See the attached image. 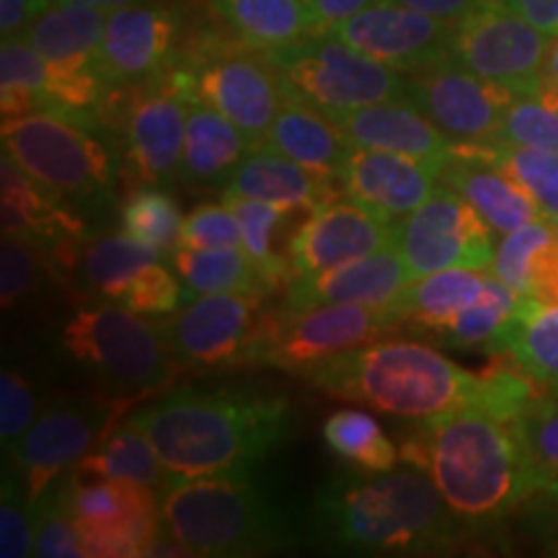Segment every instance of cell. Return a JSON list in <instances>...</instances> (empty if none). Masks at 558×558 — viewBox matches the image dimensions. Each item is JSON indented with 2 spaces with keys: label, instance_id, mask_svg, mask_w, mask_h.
I'll list each match as a JSON object with an SVG mask.
<instances>
[{
  "label": "cell",
  "instance_id": "1",
  "mask_svg": "<svg viewBox=\"0 0 558 558\" xmlns=\"http://www.w3.org/2000/svg\"><path fill=\"white\" fill-rule=\"evenodd\" d=\"M313 388L337 399L367 403L403 418H432L458 409H484L514 422L543 393L541 383L514 365L463 369L435 347L378 339L300 373Z\"/></svg>",
  "mask_w": 558,
  "mask_h": 558
},
{
  "label": "cell",
  "instance_id": "2",
  "mask_svg": "<svg viewBox=\"0 0 558 558\" xmlns=\"http://www.w3.org/2000/svg\"><path fill=\"white\" fill-rule=\"evenodd\" d=\"M305 535L324 554L442 556L465 538L427 471H352L326 481L305 512Z\"/></svg>",
  "mask_w": 558,
  "mask_h": 558
},
{
  "label": "cell",
  "instance_id": "3",
  "mask_svg": "<svg viewBox=\"0 0 558 558\" xmlns=\"http://www.w3.org/2000/svg\"><path fill=\"white\" fill-rule=\"evenodd\" d=\"M173 478L248 473L290 435L284 396L256 388H177L130 416Z\"/></svg>",
  "mask_w": 558,
  "mask_h": 558
},
{
  "label": "cell",
  "instance_id": "4",
  "mask_svg": "<svg viewBox=\"0 0 558 558\" xmlns=\"http://www.w3.org/2000/svg\"><path fill=\"white\" fill-rule=\"evenodd\" d=\"M399 456L427 471L450 509L471 525L505 518L535 494L548 492L514 422L484 409H458L418 418Z\"/></svg>",
  "mask_w": 558,
  "mask_h": 558
},
{
  "label": "cell",
  "instance_id": "5",
  "mask_svg": "<svg viewBox=\"0 0 558 558\" xmlns=\"http://www.w3.org/2000/svg\"><path fill=\"white\" fill-rule=\"evenodd\" d=\"M166 530L205 558L271 556L298 543L279 501L248 473L171 478L158 492Z\"/></svg>",
  "mask_w": 558,
  "mask_h": 558
},
{
  "label": "cell",
  "instance_id": "6",
  "mask_svg": "<svg viewBox=\"0 0 558 558\" xmlns=\"http://www.w3.org/2000/svg\"><path fill=\"white\" fill-rule=\"evenodd\" d=\"M60 344L117 399H145L173 378L158 324L120 303L90 305L62 326Z\"/></svg>",
  "mask_w": 558,
  "mask_h": 558
},
{
  "label": "cell",
  "instance_id": "7",
  "mask_svg": "<svg viewBox=\"0 0 558 558\" xmlns=\"http://www.w3.org/2000/svg\"><path fill=\"white\" fill-rule=\"evenodd\" d=\"M3 150L75 213H96L114 197V166L109 150L86 124L34 111L3 120Z\"/></svg>",
  "mask_w": 558,
  "mask_h": 558
},
{
  "label": "cell",
  "instance_id": "8",
  "mask_svg": "<svg viewBox=\"0 0 558 558\" xmlns=\"http://www.w3.org/2000/svg\"><path fill=\"white\" fill-rule=\"evenodd\" d=\"M267 58L290 94L337 124L369 104L407 99V75L367 58L329 32L277 47Z\"/></svg>",
  "mask_w": 558,
  "mask_h": 558
},
{
  "label": "cell",
  "instance_id": "9",
  "mask_svg": "<svg viewBox=\"0 0 558 558\" xmlns=\"http://www.w3.org/2000/svg\"><path fill=\"white\" fill-rule=\"evenodd\" d=\"M158 78L186 99L218 109L246 135L251 148L264 145L288 94L267 52L246 45L239 50H207L186 65L173 60Z\"/></svg>",
  "mask_w": 558,
  "mask_h": 558
},
{
  "label": "cell",
  "instance_id": "10",
  "mask_svg": "<svg viewBox=\"0 0 558 558\" xmlns=\"http://www.w3.org/2000/svg\"><path fill=\"white\" fill-rule=\"evenodd\" d=\"M267 316V295L213 292L184 303L158 326L177 367L199 373L254 365Z\"/></svg>",
  "mask_w": 558,
  "mask_h": 558
},
{
  "label": "cell",
  "instance_id": "11",
  "mask_svg": "<svg viewBox=\"0 0 558 558\" xmlns=\"http://www.w3.org/2000/svg\"><path fill=\"white\" fill-rule=\"evenodd\" d=\"M403 329L393 305H318L311 311H269L254 365L300 375L318 362Z\"/></svg>",
  "mask_w": 558,
  "mask_h": 558
},
{
  "label": "cell",
  "instance_id": "12",
  "mask_svg": "<svg viewBox=\"0 0 558 558\" xmlns=\"http://www.w3.org/2000/svg\"><path fill=\"white\" fill-rule=\"evenodd\" d=\"M494 233L463 194L437 181L424 205L393 222V246L414 279L442 269L486 271L497 254Z\"/></svg>",
  "mask_w": 558,
  "mask_h": 558
},
{
  "label": "cell",
  "instance_id": "13",
  "mask_svg": "<svg viewBox=\"0 0 558 558\" xmlns=\"http://www.w3.org/2000/svg\"><path fill=\"white\" fill-rule=\"evenodd\" d=\"M68 507L94 558L148 556L166 533L156 488L117 478H81L65 473Z\"/></svg>",
  "mask_w": 558,
  "mask_h": 558
},
{
  "label": "cell",
  "instance_id": "14",
  "mask_svg": "<svg viewBox=\"0 0 558 558\" xmlns=\"http://www.w3.org/2000/svg\"><path fill=\"white\" fill-rule=\"evenodd\" d=\"M550 41L507 5H481L456 21L450 58L514 96H538Z\"/></svg>",
  "mask_w": 558,
  "mask_h": 558
},
{
  "label": "cell",
  "instance_id": "15",
  "mask_svg": "<svg viewBox=\"0 0 558 558\" xmlns=\"http://www.w3.org/2000/svg\"><path fill=\"white\" fill-rule=\"evenodd\" d=\"M132 399H62L39 411L34 424L11 452L24 471L32 501L81 463L94 445L117 424Z\"/></svg>",
  "mask_w": 558,
  "mask_h": 558
},
{
  "label": "cell",
  "instance_id": "16",
  "mask_svg": "<svg viewBox=\"0 0 558 558\" xmlns=\"http://www.w3.org/2000/svg\"><path fill=\"white\" fill-rule=\"evenodd\" d=\"M407 99L456 143H492L514 94L445 58L407 75Z\"/></svg>",
  "mask_w": 558,
  "mask_h": 558
},
{
  "label": "cell",
  "instance_id": "17",
  "mask_svg": "<svg viewBox=\"0 0 558 558\" xmlns=\"http://www.w3.org/2000/svg\"><path fill=\"white\" fill-rule=\"evenodd\" d=\"M326 32L367 58L409 75L450 58L456 24L390 0H375Z\"/></svg>",
  "mask_w": 558,
  "mask_h": 558
},
{
  "label": "cell",
  "instance_id": "18",
  "mask_svg": "<svg viewBox=\"0 0 558 558\" xmlns=\"http://www.w3.org/2000/svg\"><path fill=\"white\" fill-rule=\"evenodd\" d=\"M179 34L177 13L156 0L109 11L99 52L104 83L109 88L153 83L177 60Z\"/></svg>",
  "mask_w": 558,
  "mask_h": 558
},
{
  "label": "cell",
  "instance_id": "19",
  "mask_svg": "<svg viewBox=\"0 0 558 558\" xmlns=\"http://www.w3.org/2000/svg\"><path fill=\"white\" fill-rule=\"evenodd\" d=\"M0 181H3V199H0V226L3 235H16L39 243L50 251L58 264L75 269L81 248L88 239L86 222L75 209L32 179L9 150L0 158Z\"/></svg>",
  "mask_w": 558,
  "mask_h": 558
},
{
  "label": "cell",
  "instance_id": "20",
  "mask_svg": "<svg viewBox=\"0 0 558 558\" xmlns=\"http://www.w3.org/2000/svg\"><path fill=\"white\" fill-rule=\"evenodd\" d=\"M393 246V222L352 199L313 209L290 246V279L318 275Z\"/></svg>",
  "mask_w": 558,
  "mask_h": 558
},
{
  "label": "cell",
  "instance_id": "21",
  "mask_svg": "<svg viewBox=\"0 0 558 558\" xmlns=\"http://www.w3.org/2000/svg\"><path fill=\"white\" fill-rule=\"evenodd\" d=\"M156 88L140 94L124 114L128 160L140 184L169 186L179 179L181 156L186 143L190 99L181 96L163 78Z\"/></svg>",
  "mask_w": 558,
  "mask_h": 558
},
{
  "label": "cell",
  "instance_id": "22",
  "mask_svg": "<svg viewBox=\"0 0 558 558\" xmlns=\"http://www.w3.org/2000/svg\"><path fill=\"white\" fill-rule=\"evenodd\" d=\"M437 181V169L422 160L367 148H352L339 177L347 199L367 207L386 222L407 218L424 205Z\"/></svg>",
  "mask_w": 558,
  "mask_h": 558
},
{
  "label": "cell",
  "instance_id": "23",
  "mask_svg": "<svg viewBox=\"0 0 558 558\" xmlns=\"http://www.w3.org/2000/svg\"><path fill=\"white\" fill-rule=\"evenodd\" d=\"M411 271L399 254L388 246L318 275L295 277L284 288V308L311 311L318 305H388L411 282Z\"/></svg>",
  "mask_w": 558,
  "mask_h": 558
},
{
  "label": "cell",
  "instance_id": "24",
  "mask_svg": "<svg viewBox=\"0 0 558 558\" xmlns=\"http://www.w3.org/2000/svg\"><path fill=\"white\" fill-rule=\"evenodd\" d=\"M437 179L463 194L478 209L481 218L501 235L533 220H543L533 197L488 158L486 143H456L452 140V153Z\"/></svg>",
  "mask_w": 558,
  "mask_h": 558
},
{
  "label": "cell",
  "instance_id": "25",
  "mask_svg": "<svg viewBox=\"0 0 558 558\" xmlns=\"http://www.w3.org/2000/svg\"><path fill=\"white\" fill-rule=\"evenodd\" d=\"M352 148L399 153L442 171L452 153V140L411 99H393L362 107L339 122Z\"/></svg>",
  "mask_w": 558,
  "mask_h": 558
},
{
  "label": "cell",
  "instance_id": "26",
  "mask_svg": "<svg viewBox=\"0 0 558 558\" xmlns=\"http://www.w3.org/2000/svg\"><path fill=\"white\" fill-rule=\"evenodd\" d=\"M341 194L344 192L339 184L318 179L316 173L267 145L251 148L228 184L222 186V199H259L305 209L329 205Z\"/></svg>",
  "mask_w": 558,
  "mask_h": 558
},
{
  "label": "cell",
  "instance_id": "27",
  "mask_svg": "<svg viewBox=\"0 0 558 558\" xmlns=\"http://www.w3.org/2000/svg\"><path fill=\"white\" fill-rule=\"evenodd\" d=\"M264 145L333 184H339L341 169L352 153V145L339 124L290 90L284 94Z\"/></svg>",
  "mask_w": 558,
  "mask_h": 558
},
{
  "label": "cell",
  "instance_id": "28",
  "mask_svg": "<svg viewBox=\"0 0 558 558\" xmlns=\"http://www.w3.org/2000/svg\"><path fill=\"white\" fill-rule=\"evenodd\" d=\"M535 308H543V305L518 295L499 277L488 275L484 292L465 308H460L448 324L439 326L432 337L437 339V344L445 347L507 354L522 320Z\"/></svg>",
  "mask_w": 558,
  "mask_h": 558
},
{
  "label": "cell",
  "instance_id": "29",
  "mask_svg": "<svg viewBox=\"0 0 558 558\" xmlns=\"http://www.w3.org/2000/svg\"><path fill=\"white\" fill-rule=\"evenodd\" d=\"M492 275L543 308L558 305V226L533 220L497 243Z\"/></svg>",
  "mask_w": 558,
  "mask_h": 558
},
{
  "label": "cell",
  "instance_id": "30",
  "mask_svg": "<svg viewBox=\"0 0 558 558\" xmlns=\"http://www.w3.org/2000/svg\"><path fill=\"white\" fill-rule=\"evenodd\" d=\"M251 143L218 109L190 99L184 156L179 166V181L190 186H226L239 163L246 158Z\"/></svg>",
  "mask_w": 558,
  "mask_h": 558
},
{
  "label": "cell",
  "instance_id": "31",
  "mask_svg": "<svg viewBox=\"0 0 558 558\" xmlns=\"http://www.w3.org/2000/svg\"><path fill=\"white\" fill-rule=\"evenodd\" d=\"M239 218L243 248L269 282L271 290L290 282V246L313 209L275 205L259 199H222Z\"/></svg>",
  "mask_w": 558,
  "mask_h": 558
},
{
  "label": "cell",
  "instance_id": "32",
  "mask_svg": "<svg viewBox=\"0 0 558 558\" xmlns=\"http://www.w3.org/2000/svg\"><path fill=\"white\" fill-rule=\"evenodd\" d=\"M169 264L184 284V303L213 292H248V295L275 292L251 262L246 248H194L181 243L169 254Z\"/></svg>",
  "mask_w": 558,
  "mask_h": 558
},
{
  "label": "cell",
  "instance_id": "33",
  "mask_svg": "<svg viewBox=\"0 0 558 558\" xmlns=\"http://www.w3.org/2000/svg\"><path fill=\"white\" fill-rule=\"evenodd\" d=\"M209 5L241 45L262 52L316 34L303 0H209Z\"/></svg>",
  "mask_w": 558,
  "mask_h": 558
},
{
  "label": "cell",
  "instance_id": "34",
  "mask_svg": "<svg viewBox=\"0 0 558 558\" xmlns=\"http://www.w3.org/2000/svg\"><path fill=\"white\" fill-rule=\"evenodd\" d=\"M81 478H117L132 481V484H143L160 492L173 478L166 471L163 460L158 458L156 448L145 432L128 422H117L104 437L94 445V450L81 460L75 469Z\"/></svg>",
  "mask_w": 558,
  "mask_h": 558
},
{
  "label": "cell",
  "instance_id": "35",
  "mask_svg": "<svg viewBox=\"0 0 558 558\" xmlns=\"http://www.w3.org/2000/svg\"><path fill=\"white\" fill-rule=\"evenodd\" d=\"M486 277L478 269H442L411 279L393 300L403 326L435 333L460 308L473 303L486 288Z\"/></svg>",
  "mask_w": 558,
  "mask_h": 558
},
{
  "label": "cell",
  "instance_id": "36",
  "mask_svg": "<svg viewBox=\"0 0 558 558\" xmlns=\"http://www.w3.org/2000/svg\"><path fill=\"white\" fill-rule=\"evenodd\" d=\"M158 259L160 251L150 243L132 239L130 233H111L83 243L75 267L94 295L120 303L132 279Z\"/></svg>",
  "mask_w": 558,
  "mask_h": 558
},
{
  "label": "cell",
  "instance_id": "37",
  "mask_svg": "<svg viewBox=\"0 0 558 558\" xmlns=\"http://www.w3.org/2000/svg\"><path fill=\"white\" fill-rule=\"evenodd\" d=\"M0 111L3 120L50 111V65L34 50L26 37L3 39L0 47Z\"/></svg>",
  "mask_w": 558,
  "mask_h": 558
},
{
  "label": "cell",
  "instance_id": "38",
  "mask_svg": "<svg viewBox=\"0 0 558 558\" xmlns=\"http://www.w3.org/2000/svg\"><path fill=\"white\" fill-rule=\"evenodd\" d=\"M324 439L352 471H393L401 458L378 418L360 409H341L326 418Z\"/></svg>",
  "mask_w": 558,
  "mask_h": 558
},
{
  "label": "cell",
  "instance_id": "39",
  "mask_svg": "<svg viewBox=\"0 0 558 558\" xmlns=\"http://www.w3.org/2000/svg\"><path fill=\"white\" fill-rule=\"evenodd\" d=\"M122 226L132 239L150 243L160 254L169 256L173 248L181 246L184 218L177 199L163 186L143 184L122 202Z\"/></svg>",
  "mask_w": 558,
  "mask_h": 558
},
{
  "label": "cell",
  "instance_id": "40",
  "mask_svg": "<svg viewBox=\"0 0 558 558\" xmlns=\"http://www.w3.org/2000/svg\"><path fill=\"white\" fill-rule=\"evenodd\" d=\"M486 153L538 205L543 220L558 226V153L520 148L509 143H486Z\"/></svg>",
  "mask_w": 558,
  "mask_h": 558
},
{
  "label": "cell",
  "instance_id": "41",
  "mask_svg": "<svg viewBox=\"0 0 558 558\" xmlns=\"http://www.w3.org/2000/svg\"><path fill=\"white\" fill-rule=\"evenodd\" d=\"M507 354L543 388L558 390V305L530 313Z\"/></svg>",
  "mask_w": 558,
  "mask_h": 558
},
{
  "label": "cell",
  "instance_id": "42",
  "mask_svg": "<svg viewBox=\"0 0 558 558\" xmlns=\"http://www.w3.org/2000/svg\"><path fill=\"white\" fill-rule=\"evenodd\" d=\"M52 256L39 243L3 235L0 243V300L3 308H16L37 295L52 279Z\"/></svg>",
  "mask_w": 558,
  "mask_h": 558
},
{
  "label": "cell",
  "instance_id": "43",
  "mask_svg": "<svg viewBox=\"0 0 558 558\" xmlns=\"http://www.w3.org/2000/svg\"><path fill=\"white\" fill-rule=\"evenodd\" d=\"M34 518H37V548H34V556L88 558L78 525H75L73 512L68 507L65 473L39 499H34Z\"/></svg>",
  "mask_w": 558,
  "mask_h": 558
},
{
  "label": "cell",
  "instance_id": "44",
  "mask_svg": "<svg viewBox=\"0 0 558 558\" xmlns=\"http://www.w3.org/2000/svg\"><path fill=\"white\" fill-rule=\"evenodd\" d=\"M514 427L548 488H558V390H543L538 399L514 418Z\"/></svg>",
  "mask_w": 558,
  "mask_h": 558
},
{
  "label": "cell",
  "instance_id": "45",
  "mask_svg": "<svg viewBox=\"0 0 558 558\" xmlns=\"http://www.w3.org/2000/svg\"><path fill=\"white\" fill-rule=\"evenodd\" d=\"M497 143L558 153V104L541 96H514L501 120Z\"/></svg>",
  "mask_w": 558,
  "mask_h": 558
},
{
  "label": "cell",
  "instance_id": "46",
  "mask_svg": "<svg viewBox=\"0 0 558 558\" xmlns=\"http://www.w3.org/2000/svg\"><path fill=\"white\" fill-rule=\"evenodd\" d=\"M37 548V518L29 492H21L16 476L3 471L0 488V556L29 558Z\"/></svg>",
  "mask_w": 558,
  "mask_h": 558
},
{
  "label": "cell",
  "instance_id": "47",
  "mask_svg": "<svg viewBox=\"0 0 558 558\" xmlns=\"http://www.w3.org/2000/svg\"><path fill=\"white\" fill-rule=\"evenodd\" d=\"M171 269V264L166 267L160 259L148 264L124 290L120 305L140 316H171L184 305V284Z\"/></svg>",
  "mask_w": 558,
  "mask_h": 558
},
{
  "label": "cell",
  "instance_id": "48",
  "mask_svg": "<svg viewBox=\"0 0 558 558\" xmlns=\"http://www.w3.org/2000/svg\"><path fill=\"white\" fill-rule=\"evenodd\" d=\"M39 416V399L32 380L19 367L5 365L0 373V439L3 452H13L21 437Z\"/></svg>",
  "mask_w": 558,
  "mask_h": 558
},
{
  "label": "cell",
  "instance_id": "49",
  "mask_svg": "<svg viewBox=\"0 0 558 558\" xmlns=\"http://www.w3.org/2000/svg\"><path fill=\"white\" fill-rule=\"evenodd\" d=\"M181 243L194 248H243L239 218L228 207V202H222V205H218V202H205V205L194 207L184 218Z\"/></svg>",
  "mask_w": 558,
  "mask_h": 558
},
{
  "label": "cell",
  "instance_id": "50",
  "mask_svg": "<svg viewBox=\"0 0 558 558\" xmlns=\"http://www.w3.org/2000/svg\"><path fill=\"white\" fill-rule=\"evenodd\" d=\"M525 505L533 507L530 527L538 535L543 550L558 556V488H548V492L535 494V497H530Z\"/></svg>",
  "mask_w": 558,
  "mask_h": 558
},
{
  "label": "cell",
  "instance_id": "51",
  "mask_svg": "<svg viewBox=\"0 0 558 558\" xmlns=\"http://www.w3.org/2000/svg\"><path fill=\"white\" fill-rule=\"evenodd\" d=\"M52 0H0V34L3 39L24 37L26 29Z\"/></svg>",
  "mask_w": 558,
  "mask_h": 558
},
{
  "label": "cell",
  "instance_id": "52",
  "mask_svg": "<svg viewBox=\"0 0 558 558\" xmlns=\"http://www.w3.org/2000/svg\"><path fill=\"white\" fill-rule=\"evenodd\" d=\"M369 3H375V0H303V5L313 16V24H316V32L331 29L333 24L354 16Z\"/></svg>",
  "mask_w": 558,
  "mask_h": 558
},
{
  "label": "cell",
  "instance_id": "53",
  "mask_svg": "<svg viewBox=\"0 0 558 558\" xmlns=\"http://www.w3.org/2000/svg\"><path fill=\"white\" fill-rule=\"evenodd\" d=\"M505 5L550 39L558 37V0H507Z\"/></svg>",
  "mask_w": 558,
  "mask_h": 558
},
{
  "label": "cell",
  "instance_id": "54",
  "mask_svg": "<svg viewBox=\"0 0 558 558\" xmlns=\"http://www.w3.org/2000/svg\"><path fill=\"white\" fill-rule=\"evenodd\" d=\"M390 3L407 5L411 11L427 13V16H435L442 21H452V24L484 5L481 0H390Z\"/></svg>",
  "mask_w": 558,
  "mask_h": 558
},
{
  "label": "cell",
  "instance_id": "55",
  "mask_svg": "<svg viewBox=\"0 0 558 558\" xmlns=\"http://www.w3.org/2000/svg\"><path fill=\"white\" fill-rule=\"evenodd\" d=\"M538 96L546 101L558 104V37L550 41L546 70H543V86H541Z\"/></svg>",
  "mask_w": 558,
  "mask_h": 558
},
{
  "label": "cell",
  "instance_id": "56",
  "mask_svg": "<svg viewBox=\"0 0 558 558\" xmlns=\"http://www.w3.org/2000/svg\"><path fill=\"white\" fill-rule=\"evenodd\" d=\"M52 3H73V5H90V9H101V11H117L124 9V5H135V3H150V0H52Z\"/></svg>",
  "mask_w": 558,
  "mask_h": 558
},
{
  "label": "cell",
  "instance_id": "57",
  "mask_svg": "<svg viewBox=\"0 0 558 558\" xmlns=\"http://www.w3.org/2000/svg\"><path fill=\"white\" fill-rule=\"evenodd\" d=\"M481 3H484V5H505L507 0H481Z\"/></svg>",
  "mask_w": 558,
  "mask_h": 558
}]
</instances>
